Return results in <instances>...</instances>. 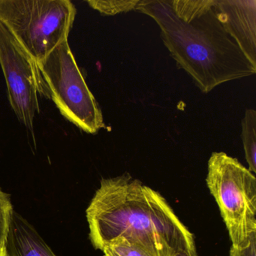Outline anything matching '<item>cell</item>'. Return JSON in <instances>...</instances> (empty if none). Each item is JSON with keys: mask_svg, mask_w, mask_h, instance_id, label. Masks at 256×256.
Returning a JSON list of instances; mask_svg holds the SVG:
<instances>
[{"mask_svg": "<svg viewBox=\"0 0 256 256\" xmlns=\"http://www.w3.org/2000/svg\"><path fill=\"white\" fill-rule=\"evenodd\" d=\"M48 97L61 114L88 134L104 126L103 115L70 49L68 40L38 62Z\"/></svg>", "mask_w": 256, "mask_h": 256, "instance_id": "obj_5", "label": "cell"}, {"mask_svg": "<svg viewBox=\"0 0 256 256\" xmlns=\"http://www.w3.org/2000/svg\"><path fill=\"white\" fill-rule=\"evenodd\" d=\"M13 211L14 209L10 194L0 188V256H10L7 240Z\"/></svg>", "mask_w": 256, "mask_h": 256, "instance_id": "obj_12", "label": "cell"}, {"mask_svg": "<svg viewBox=\"0 0 256 256\" xmlns=\"http://www.w3.org/2000/svg\"><path fill=\"white\" fill-rule=\"evenodd\" d=\"M96 250L116 239L142 244L158 256L186 250L198 256L194 235L167 200L130 174L104 178L86 209Z\"/></svg>", "mask_w": 256, "mask_h": 256, "instance_id": "obj_1", "label": "cell"}, {"mask_svg": "<svg viewBox=\"0 0 256 256\" xmlns=\"http://www.w3.org/2000/svg\"><path fill=\"white\" fill-rule=\"evenodd\" d=\"M137 11L155 20L170 56L204 94L256 68L224 31L214 8L190 23L180 20L168 0H140Z\"/></svg>", "mask_w": 256, "mask_h": 256, "instance_id": "obj_2", "label": "cell"}, {"mask_svg": "<svg viewBox=\"0 0 256 256\" xmlns=\"http://www.w3.org/2000/svg\"><path fill=\"white\" fill-rule=\"evenodd\" d=\"M7 248L10 256H56L35 228L14 210L10 220Z\"/></svg>", "mask_w": 256, "mask_h": 256, "instance_id": "obj_8", "label": "cell"}, {"mask_svg": "<svg viewBox=\"0 0 256 256\" xmlns=\"http://www.w3.org/2000/svg\"><path fill=\"white\" fill-rule=\"evenodd\" d=\"M242 145L248 170L256 172V112L254 109H247L242 122Z\"/></svg>", "mask_w": 256, "mask_h": 256, "instance_id": "obj_9", "label": "cell"}, {"mask_svg": "<svg viewBox=\"0 0 256 256\" xmlns=\"http://www.w3.org/2000/svg\"><path fill=\"white\" fill-rule=\"evenodd\" d=\"M140 0H89L88 5L106 16H115L136 10Z\"/></svg>", "mask_w": 256, "mask_h": 256, "instance_id": "obj_13", "label": "cell"}, {"mask_svg": "<svg viewBox=\"0 0 256 256\" xmlns=\"http://www.w3.org/2000/svg\"><path fill=\"white\" fill-rule=\"evenodd\" d=\"M76 16L70 0H0V22L37 64L68 40Z\"/></svg>", "mask_w": 256, "mask_h": 256, "instance_id": "obj_3", "label": "cell"}, {"mask_svg": "<svg viewBox=\"0 0 256 256\" xmlns=\"http://www.w3.org/2000/svg\"><path fill=\"white\" fill-rule=\"evenodd\" d=\"M172 256H194V254H192L190 252L186 251V250H181V251H178L172 254Z\"/></svg>", "mask_w": 256, "mask_h": 256, "instance_id": "obj_15", "label": "cell"}, {"mask_svg": "<svg viewBox=\"0 0 256 256\" xmlns=\"http://www.w3.org/2000/svg\"><path fill=\"white\" fill-rule=\"evenodd\" d=\"M169 4L180 20L190 23L212 10L216 0H173Z\"/></svg>", "mask_w": 256, "mask_h": 256, "instance_id": "obj_10", "label": "cell"}, {"mask_svg": "<svg viewBox=\"0 0 256 256\" xmlns=\"http://www.w3.org/2000/svg\"><path fill=\"white\" fill-rule=\"evenodd\" d=\"M206 185L215 198L232 242L239 246L256 232V179L254 174L226 152H212Z\"/></svg>", "mask_w": 256, "mask_h": 256, "instance_id": "obj_4", "label": "cell"}, {"mask_svg": "<svg viewBox=\"0 0 256 256\" xmlns=\"http://www.w3.org/2000/svg\"><path fill=\"white\" fill-rule=\"evenodd\" d=\"M104 256H158L134 241L116 239L103 247Z\"/></svg>", "mask_w": 256, "mask_h": 256, "instance_id": "obj_11", "label": "cell"}, {"mask_svg": "<svg viewBox=\"0 0 256 256\" xmlns=\"http://www.w3.org/2000/svg\"><path fill=\"white\" fill-rule=\"evenodd\" d=\"M229 256H256V232H252L239 246H232Z\"/></svg>", "mask_w": 256, "mask_h": 256, "instance_id": "obj_14", "label": "cell"}, {"mask_svg": "<svg viewBox=\"0 0 256 256\" xmlns=\"http://www.w3.org/2000/svg\"><path fill=\"white\" fill-rule=\"evenodd\" d=\"M0 66L10 104L18 119L35 139L34 121L35 115L40 113L38 95L48 97L47 92L38 64L1 22Z\"/></svg>", "mask_w": 256, "mask_h": 256, "instance_id": "obj_6", "label": "cell"}, {"mask_svg": "<svg viewBox=\"0 0 256 256\" xmlns=\"http://www.w3.org/2000/svg\"><path fill=\"white\" fill-rule=\"evenodd\" d=\"M214 10L224 31L256 68V0H216Z\"/></svg>", "mask_w": 256, "mask_h": 256, "instance_id": "obj_7", "label": "cell"}]
</instances>
